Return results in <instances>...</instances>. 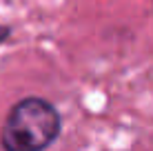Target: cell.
<instances>
[{"label": "cell", "instance_id": "6da1fadb", "mask_svg": "<svg viewBox=\"0 0 153 151\" xmlns=\"http://www.w3.org/2000/svg\"><path fill=\"white\" fill-rule=\"evenodd\" d=\"M60 113L49 100L38 96L22 98L9 109L0 127L4 151H45L60 136Z\"/></svg>", "mask_w": 153, "mask_h": 151}]
</instances>
